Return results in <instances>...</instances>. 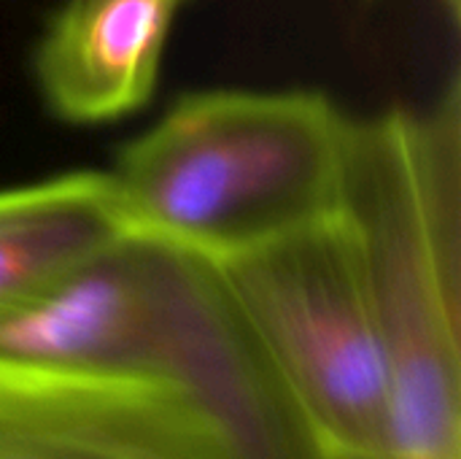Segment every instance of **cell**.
<instances>
[{"label": "cell", "mask_w": 461, "mask_h": 459, "mask_svg": "<svg viewBox=\"0 0 461 459\" xmlns=\"http://www.w3.org/2000/svg\"><path fill=\"white\" fill-rule=\"evenodd\" d=\"M132 233L103 170L0 189V314L62 287Z\"/></svg>", "instance_id": "cell-6"}, {"label": "cell", "mask_w": 461, "mask_h": 459, "mask_svg": "<svg viewBox=\"0 0 461 459\" xmlns=\"http://www.w3.org/2000/svg\"><path fill=\"white\" fill-rule=\"evenodd\" d=\"M351 225L389 373L386 459H461V84L424 108L351 119Z\"/></svg>", "instance_id": "cell-1"}, {"label": "cell", "mask_w": 461, "mask_h": 459, "mask_svg": "<svg viewBox=\"0 0 461 459\" xmlns=\"http://www.w3.org/2000/svg\"><path fill=\"white\" fill-rule=\"evenodd\" d=\"M186 0H68L35 51L46 106L78 124L146 106L176 14Z\"/></svg>", "instance_id": "cell-5"}, {"label": "cell", "mask_w": 461, "mask_h": 459, "mask_svg": "<svg viewBox=\"0 0 461 459\" xmlns=\"http://www.w3.org/2000/svg\"><path fill=\"white\" fill-rule=\"evenodd\" d=\"M213 265L316 457L386 459V354L346 216Z\"/></svg>", "instance_id": "cell-4"}, {"label": "cell", "mask_w": 461, "mask_h": 459, "mask_svg": "<svg viewBox=\"0 0 461 459\" xmlns=\"http://www.w3.org/2000/svg\"><path fill=\"white\" fill-rule=\"evenodd\" d=\"M0 459H281L192 381L127 354L111 292L76 276L0 314Z\"/></svg>", "instance_id": "cell-3"}, {"label": "cell", "mask_w": 461, "mask_h": 459, "mask_svg": "<svg viewBox=\"0 0 461 459\" xmlns=\"http://www.w3.org/2000/svg\"><path fill=\"white\" fill-rule=\"evenodd\" d=\"M348 127L321 92H197L108 173L135 233L219 262L340 211Z\"/></svg>", "instance_id": "cell-2"}, {"label": "cell", "mask_w": 461, "mask_h": 459, "mask_svg": "<svg viewBox=\"0 0 461 459\" xmlns=\"http://www.w3.org/2000/svg\"><path fill=\"white\" fill-rule=\"evenodd\" d=\"M440 3H443V5H446V8H448L451 14H454V16H459V3H461V0H440Z\"/></svg>", "instance_id": "cell-7"}]
</instances>
